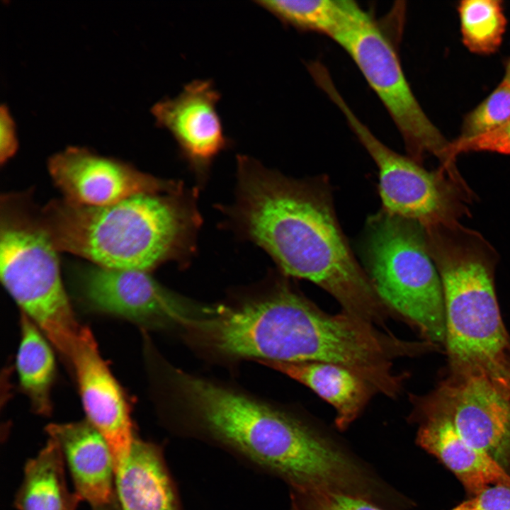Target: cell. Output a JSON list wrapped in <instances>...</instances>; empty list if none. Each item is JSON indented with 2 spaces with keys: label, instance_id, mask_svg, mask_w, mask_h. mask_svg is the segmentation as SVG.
<instances>
[{
  "label": "cell",
  "instance_id": "obj_24",
  "mask_svg": "<svg viewBox=\"0 0 510 510\" xmlns=\"http://www.w3.org/2000/svg\"><path fill=\"white\" fill-rule=\"evenodd\" d=\"M487 151L510 155V119L498 129L470 139L450 142L449 155L455 162L463 152Z\"/></svg>",
  "mask_w": 510,
  "mask_h": 510
},
{
  "label": "cell",
  "instance_id": "obj_11",
  "mask_svg": "<svg viewBox=\"0 0 510 510\" xmlns=\"http://www.w3.org/2000/svg\"><path fill=\"white\" fill-rule=\"evenodd\" d=\"M47 169L63 199L81 205L105 206L138 194L182 189L175 182L158 178L83 147H68L52 155Z\"/></svg>",
  "mask_w": 510,
  "mask_h": 510
},
{
  "label": "cell",
  "instance_id": "obj_13",
  "mask_svg": "<svg viewBox=\"0 0 510 510\" xmlns=\"http://www.w3.org/2000/svg\"><path fill=\"white\" fill-rule=\"evenodd\" d=\"M220 96L212 80L196 79L151 108L156 125L170 132L183 157L199 172L231 144L217 110Z\"/></svg>",
  "mask_w": 510,
  "mask_h": 510
},
{
  "label": "cell",
  "instance_id": "obj_17",
  "mask_svg": "<svg viewBox=\"0 0 510 510\" xmlns=\"http://www.w3.org/2000/svg\"><path fill=\"white\" fill-rule=\"evenodd\" d=\"M122 510H176L174 492L158 450L135 438L115 474Z\"/></svg>",
  "mask_w": 510,
  "mask_h": 510
},
{
  "label": "cell",
  "instance_id": "obj_10",
  "mask_svg": "<svg viewBox=\"0 0 510 510\" xmlns=\"http://www.w3.org/2000/svg\"><path fill=\"white\" fill-rule=\"evenodd\" d=\"M461 436L510 469V394L482 373H450L431 392Z\"/></svg>",
  "mask_w": 510,
  "mask_h": 510
},
{
  "label": "cell",
  "instance_id": "obj_29",
  "mask_svg": "<svg viewBox=\"0 0 510 510\" xmlns=\"http://www.w3.org/2000/svg\"><path fill=\"white\" fill-rule=\"evenodd\" d=\"M291 499H291L290 510H300L296 499H295V497L293 495H292Z\"/></svg>",
  "mask_w": 510,
  "mask_h": 510
},
{
  "label": "cell",
  "instance_id": "obj_12",
  "mask_svg": "<svg viewBox=\"0 0 510 510\" xmlns=\"http://www.w3.org/2000/svg\"><path fill=\"white\" fill-rule=\"evenodd\" d=\"M69 366L74 370L88 421L109 446L115 474L128 460L135 437L123 390L86 327Z\"/></svg>",
  "mask_w": 510,
  "mask_h": 510
},
{
  "label": "cell",
  "instance_id": "obj_3",
  "mask_svg": "<svg viewBox=\"0 0 510 510\" xmlns=\"http://www.w3.org/2000/svg\"><path fill=\"white\" fill-rule=\"evenodd\" d=\"M40 215L58 251L104 268L147 272L186 255L200 223L182 189L138 194L105 206L53 200Z\"/></svg>",
  "mask_w": 510,
  "mask_h": 510
},
{
  "label": "cell",
  "instance_id": "obj_4",
  "mask_svg": "<svg viewBox=\"0 0 510 510\" xmlns=\"http://www.w3.org/2000/svg\"><path fill=\"white\" fill-rule=\"evenodd\" d=\"M423 230L442 285L450 373H482L495 380L510 347L495 292L498 254L459 221Z\"/></svg>",
  "mask_w": 510,
  "mask_h": 510
},
{
  "label": "cell",
  "instance_id": "obj_25",
  "mask_svg": "<svg viewBox=\"0 0 510 510\" xmlns=\"http://www.w3.org/2000/svg\"><path fill=\"white\" fill-rule=\"evenodd\" d=\"M448 510H510V486L490 485Z\"/></svg>",
  "mask_w": 510,
  "mask_h": 510
},
{
  "label": "cell",
  "instance_id": "obj_15",
  "mask_svg": "<svg viewBox=\"0 0 510 510\" xmlns=\"http://www.w3.org/2000/svg\"><path fill=\"white\" fill-rule=\"evenodd\" d=\"M46 431L60 448L79 499L98 509L111 504L115 468L103 436L88 421L52 424Z\"/></svg>",
  "mask_w": 510,
  "mask_h": 510
},
{
  "label": "cell",
  "instance_id": "obj_6",
  "mask_svg": "<svg viewBox=\"0 0 510 510\" xmlns=\"http://www.w3.org/2000/svg\"><path fill=\"white\" fill-rule=\"evenodd\" d=\"M363 249L365 270L385 306L425 341L445 346L442 285L422 227L382 210L368 222Z\"/></svg>",
  "mask_w": 510,
  "mask_h": 510
},
{
  "label": "cell",
  "instance_id": "obj_5",
  "mask_svg": "<svg viewBox=\"0 0 510 510\" xmlns=\"http://www.w3.org/2000/svg\"><path fill=\"white\" fill-rule=\"evenodd\" d=\"M0 210L1 283L69 365L84 327L64 287L59 251L28 193L4 195Z\"/></svg>",
  "mask_w": 510,
  "mask_h": 510
},
{
  "label": "cell",
  "instance_id": "obj_9",
  "mask_svg": "<svg viewBox=\"0 0 510 510\" xmlns=\"http://www.w3.org/2000/svg\"><path fill=\"white\" fill-rule=\"evenodd\" d=\"M76 285L91 309L147 327H183L204 309L165 289L147 271L92 264L77 271Z\"/></svg>",
  "mask_w": 510,
  "mask_h": 510
},
{
  "label": "cell",
  "instance_id": "obj_14",
  "mask_svg": "<svg viewBox=\"0 0 510 510\" xmlns=\"http://www.w3.org/2000/svg\"><path fill=\"white\" fill-rule=\"evenodd\" d=\"M417 443L444 464L472 496L490 485L510 486V475L486 453L465 441L432 395H412Z\"/></svg>",
  "mask_w": 510,
  "mask_h": 510
},
{
  "label": "cell",
  "instance_id": "obj_18",
  "mask_svg": "<svg viewBox=\"0 0 510 510\" xmlns=\"http://www.w3.org/2000/svg\"><path fill=\"white\" fill-rule=\"evenodd\" d=\"M45 337L40 328L22 314L16 356L18 376L34 411L42 415L51 412V390L56 372L55 356Z\"/></svg>",
  "mask_w": 510,
  "mask_h": 510
},
{
  "label": "cell",
  "instance_id": "obj_21",
  "mask_svg": "<svg viewBox=\"0 0 510 510\" xmlns=\"http://www.w3.org/2000/svg\"><path fill=\"white\" fill-rule=\"evenodd\" d=\"M464 45L472 52L489 55L500 47L507 21L499 0H464L458 6Z\"/></svg>",
  "mask_w": 510,
  "mask_h": 510
},
{
  "label": "cell",
  "instance_id": "obj_23",
  "mask_svg": "<svg viewBox=\"0 0 510 510\" xmlns=\"http://www.w3.org/2000/svg\"><path fill=\"white\" fill-rule=\"evenodd\" d=\"M293 496L300 510H386L369 500L344 493L317 492Z\"/></svg>",
  "mask_w": 510,
  "mask_h": 510
},
{
  "label": "cell",
  "instance_id": "obj_19",
  "mask_svg": "<svg viewBox=\"0 0 510 510\" xmlns=\"http://www.w3.org/2000/svg\"><path fill=\"white\" fill-rule=\"evenodd\" d=\"M77 499L76 494L70 497L67 493L63 455L57 443L50 438L26 465L16 504L19 510H70Z\"/></svg>",
  "mask_w": 510,
  "mask_h": 510
},
{
  "label": "cell",
  "instance_id": "obj_20",
  "mask_svg": "<svg viewBox=\"0 0 510 510\" xmlns=\"http://www.w3.org/2000/svg\"><path fill=\"white\" fill-rule=\"evenodd\" d=\"M282 23L334 38L358 6L348 0H258L254 1Z\"/></svg>",
  "mask_w": 510,
  "mask_h": 510
},
{
  "label": "cell",
  "instance_id": "obj_1",
  "mask_svg": "<svg viewBox=\"0 0 510 510\" xmlns=\"http://www.w3.org/2000/svg\"><path fill=\"white\" fill-rule=\"evenodd\" d=\"M238 190L231 217L288 276L327 291L343 312L383 326L387 307L358 263L337 219L324 177L290 178L237 157Z\"/></svg>",
  "mask_w": 510,
  "mask_h": 510
},
{
  "label": "cell",
  "instance_id": "obj_22",
  "mask_svg": "<svg viewBox=\"0 0 510 510\" xmlns=\"http://www.w3.org/2000/svg\"><path fill=\"white\" fill-rule=\"evenodd\" d=\"M510 119V86L502 81L464 118L457 139L467 140L491 132Z\"/></svg>",
  "mask_w": 510,
  "mask_h": 510
},
{
  "label": "cell",
  "instance_id": "obj_16",
  "mask_svg": "<svg viewBox=\"0 0 510 510\" xmlns=\"http://www.w3.org/2000/svg\"><path fill=\"white\" fill-rule=\"evenodd\" d=\"M270 367L305 385L336 410V426L344 430L375 392L351 370L324 362H268Z\"/></svg>",
  "mask_w": 510,
  "mask_h": 510
},
{
  "label": "cell",
  "instance_id": "obj_2",
  "mask_svg": "<svg viewBox=\"0 0 510 510\" xmlns=\"http://www.w3.org/2000/svg\"><path fill=\"white\" fill-rule=\"evenodd\" d=\"M176 397L211 434L280 477L294 494L363 496L371 471L330 436L293 415L174 369Z\"/></svg>",
  "mask_w": 510,
  "mask_h": 510
},
{
  "label": "cell",
  "instance_id": "obj_30",
  "mask_svg": "<svg viewBox=\"0 0 510 510\" xmlns=\"http://www.w3.org/2000/svg\"><path fill=\"white\" fill-rule=\"evenodd\" d=\"M75 507H76V504L73 505V506L71 507L70 510H75Z\"/></svg>",
  "mask_w": 510,
  "mask_h": 510
},
{
  "label": "cell",
  "instance_id": "obj_28",
  "mask_svg": "<svg viewBox=\"0 0 510 510\" xmlns=\"http://www.w3.org/2000/svg\"><path fill=\"white\" fill-rule=\"evenodd\" d=\"M502 81L510 86V58L506 63L504 76Z\"/></svg>",
  "mask_w": 510,
  "mask_h": 510
},
{
  "label": "cell",
  "instance_id": "obj_27",
  "mask_svg": "<svg viewBox=\"0 0 510 510\" xmlns=\"http://www.w3.org/2000/svg\"><path fill=\"white\" fill-rule=\"evenodd\" d=\"M498 383L510 394V347L501 366Z\"/></svg>",
  "mask_w": 510,
  "mask_h": 510
},
{
  "label": "cell",
  "instance_id": "obj_7",
  "mask_svg": "<svg viewBox=\"0 0 510 510\" xmlns=\"http://www.w3.org/2000/svg\"><path fill=\"white\" fill-rule=\"evenodd\" d=\"M350 55L375 92L404 140L409 157L421 164L427 154L453 179L460 178L448 142L416 100L397 54L377 22L361 6L333 38Z\"/></svg>",
  "mask_w": 510,
  "mask_h": 510
},
{
  "label": "cell",
  "instance_id": "obj_8",
  "mask_svg": "<svg viewBox=\"0 0 510 510\" xmlns=\"http://www.w3.org/2000/svg\"><path fill=\"white\" fill-rule=\"evenodd\" d=\"M325 94L345 116L378 167L383 211L422 227L470 215L468 204L475 195L469 186L458 183L439 168L429 171L384 144L354 114L336 86H328Z\"/></svg>",
  "mask_w": 510,
  "mask_h": 510
},
{
  "label": "cell",
  "instance_id": "obj_26",
  "mask_svg": "<svg viewBox=\"0 0 510 510\" xmlns=\"http://www.w3.org/2000/svg\"><path fill=\"white\" fill-rule=\"evenodd\" d=\"M16 124L6 104L0 107V162L6 163L18 149Z\"/></svg>",
  "mask_w": 510,
  "mask_h": 510
}]
</instances>
